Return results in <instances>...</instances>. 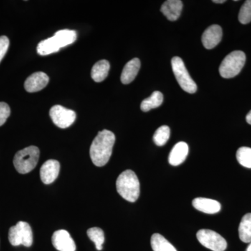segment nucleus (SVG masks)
Masks as SVG:
<instances>
[{"label": "nucleus", "mask_w": 251, "mask_h": 251, "mask_svg": "<svg viewBox=\"0 0 251 251\" xmlns=\"http://www.w3.org/2000/svg\"><path fill=\"white\" fill-rule=\"evenodd\" d=\"M115 135L112 131H99L91 145L90 153L92 163L97 167L105 166L112 156Z\"/></svg>", "instance_id": "nucleus-1"}, {"label": "nucleus", "mask_w": 251, "mask_h": 251, "mask_svg": "<svg viewBox=\"0 0 251 251\" xmlns=\"http://www.w3.org/2000/svg\"><path fill=\"white\" fill-rule=\"evenodd\" d=\"M140 181L134 172L127 170L117 178V191L126 201L135 202L140 196Z\"/></svg>", "instance_id": "nucleus-2"}, {"label": "nucleus", "mask_w": 251, "mask_h": 251, "mask_svg": "<svg viewBox=\"0 0 251 251\" xmlns=\"http://www.w3.org/2000/svg\"><path fill=\"white\" fill-rule=\"evenodd\" d=\"M39 149L36 146H29L18 151L15 155V168L21 174H27L35 168L39 158Z\"/></svg>", "instance_id": "nucleus-3"}, {"label": "nucleus", "mask_w": 251, "mask_h": 251, "mask_svg": "<svg viewBox=\"0 0 251 251\" xmlns=\"http://www.w3.org/2000/svg\"><path fill=\"white\" fill-rule=\"evenodd\" d=\"M246 62V54L236 50L227 54L219 67V73L224 78H232L241 72Z\"/></svg>", "instance_id": "nucleus-4"}, {"label": "nucleus", "mask_w": 251, "mask_h": 251, "mask_svg": "<svg viewBox=\"0 0 251 251\" xmlns=\"http://www.w3.org/2000/svg\"><path fill=\"white\" fill-rule=\"evenodd\" d=\"M171 63L175 76L182 90L190 94L196 92L197 85L188 74L182 59L179 57H174L172 59Z\"/></svg>", "instance_id": "nucleus-5"}, {"label": "nucleus", "mask_w": 251, "mask_h": 251, "mask_svg": "<svg viewBox=\"0 0 251 251\" xmlns=\"http://www.w3.org/2000/svg\"><path fill=\"white\" fill-rule=\"evenodd\" d=\"M9 240L14 247L23 245L30 247L33 244V233L30 226L24 221H20L9 229Z\"/></svg>", "instance_id": "nucleus-6"}, {"label": "nucleus", "mask_w": 251, "mask_h": 251, "mask_svg": "<svg viewBox=\"0 0 251 251\" xmlns=\"http://www.w3.org/2000/svg\"><path fill=\"white\" fill-rule=\"evenodd\" d=\"M197 239L202 246L213 251H225L227 249L226 239L210 229H203L198 231Z\"/></svg>", "instance_id": "nucleus-7"}, {"label": "nucleus", "mask_w": 251, "mask_h": 251, "mask_svg": "<svg viewBox=\"0 0 251 251\" xmlns=\"http://www.w3.org/2000/svg\"><path fill=\"white\" fill-rule=\"evenodd\" d=\"M50 117L54 125L61 128H67L72 126L76 118V113L62 105H57L51 108Z\"/></svg>", "instance_id": "nucleus-8"}, {"label": "nucleus", "mask_w": 251, "mask_h": 251, "mask_svg": "<svg viewBox=\"0 0 251 251\" xmlns=\"http://www.w3.org/2000/svg\"><path fill=\"white\" fill-rule=\"evenodd\" d=\"M53 247L59 251H75L76 246L70 234L67 230L59 229L52 237Z\"/></svg>", "instance_id": "nucleus-9"}, {"label": "nucleus", "mask_w": 251, "mask_h": 251, "mask_svg": "<svg viewBox=\"0 0 251 251\" xmlns=\"http://www.w3.org/2000/svg\"><path fill=\"white\" fill-rule=\"evenodd\" d=\"M60 164L56 160L50 159L43 164L40 169L41 181L45 184H52L58 176Z\"/></svg>", "instance_id": "nucleus-10"}, {"label": "nucleus", "mask_w": 251, "mask_h": 251, "mask_svg": "<svg viewBox=\"0 0 251 251\" xmlns=\"http://www.w3.org/2000/svg\"><path fill=\"white\" fill-rule=\"evenodd\" d=\"M49 82V77L44 72L31 74L25 82V89L29 93L39 92L45 88Z\"/></svg>", "instance_id": "nucleus-11"}, {"label": "nucleus", "mask_w": 251, "mask_h": 251, "mask_svg": "<svg viewBox=\"0 0 251 251\" xmlns=\"http://www.w3.org/2000/svg\"><path fill=\"white\" fill-rule=\"evenodd\" d=\"M222 28L218 25H213L207 28L202 34L203 46L206 49H212L221 42L222 39Z\"/></svg>", "instance_id": "nucleus-12"}, {"label": "nucleus", "mask_w": 251, "mask_h": 251, "mask_svg": "<svg viewBox=\"0 0 251 251\" xmlns=\"http://www.w3.org/2000/svg\"><path fill=\"white\" fill-rule=\"evenodd\" d=\"M195 209L207 214H214L221 210V204L218 201L209 198H197L193 201Z\"/></svg>", "instance_id": "nucleus-13"}, {"label": "nucleus", "mask_w": 251, "mask_h": 251, "mask_svg": "<svg viewBox=\"0 0 251 251\" xmlns=\"http://www.w3.org/2000/svg\"><path fill=\"white\" fill-rule=\"evenodd\" d=\"M188 146L184 142H179L173 147L168 161L172 166H177L184 163L188 154Z\"/></svg>", "instance_id": "nucleus-14"}, {"label": "nucleus", "mask_w": 251, "mask_h": 251, "mask_svg": "<svg viewBox=\"0 0 251 251\" xmlns=\"http://www.w3.org/2000/svg\"><path fill=\"white\" fill-rule=\"evenodd\" d=\"M182 8L181 0H168L162 5L161 11L169 21H175L179 18Z\"/></svg>", "instance_id": "nucleus-15"}, {"label": "nucleus", "mask_w": 251, "mask_h": 251, "mask_svg": "<svg viewBox=\"0 0 251 251\" xmlns=\"http://www.w3.org/2000/svg\"><path fill=\"white\" fill-rule=\"evenodd\" d=\"M140 69V61L138 58L132 59L126 64L121 75V81L125 85L134 80Z\"/></svg>", "instance_id": "nucleus-16"}, {"label": "nucleus", "mask_w": 251, "mask_h": 251, "mask_svg": "<svg viewBox=\"0 0 251 251\" xmlns=\"http://www.w3.org/2000/svg\"><path fill=\"white\" fill-rule=\"evenodd\" d=\"M110 68V63L108 61L105 59L99 61L92 67L91 76L95 82H102L108 76Z\"/></svg>", "instance_id": "nucleus-17"}, {"label": "nucleus", "mask_w": 251, "mask_h": 251, "mask_svg": "<svg viewBox=\"0 0 251 251\" xmlns=\"http://www.w3.org/2000/svg\"><path fill=\"white\" fill-rule=\"evenodd\" d=\"M53 36L60 49H62L75 42L77 39V33L70 29H62L57 31Z\"/></svg>", "instance_id": "nucleus-18"}, {"label": "nucleus", "mask_w": 251, "mask_h": 251, "mask_svg": "<svg viewBox=\"0 0 251 251\" xmlns=\"http://www.w3.org/2000/svg\"><path fill=\"white\" fill-rule=\"evenodd\" d=\"M59 50H60V47L54 36L41 41L37 46V52L42 56L54 53V52H58Z\"/></svg>", "instance_id": "nucleus-19"}, {"label": "nucleus", "mask_w": 251, "mask_h": 251, "mask_svg": "<svg viewBox=\"0 0 251 251\" xmlns=\"http://www.w3.org/2000/svg\"><path fill=\"white\" fill-rule=\"evenodd\" d=\"M151 246L153 251H177L173 244L160 234H153L151 238Z\"/></svg>", "instance_id": "nucleus-20"}, {"label": "nucleus", "mask_w": 251, "mask_h": 251, "mask_svg": "<svg viewBox=\"0 0 251 251\" xmlns=\"http://www.w3.org/2000/svg\"><path fill=\"white\" fill-rule=\"evenodd\" d=\"M163 101V95L161 92L156 91L153 94L145 99L140 105V108L143 112H148L153 108H156L162 105Z\"/></svg>", "instance_id": "nucleus-21"}, {"label": "nucleus", "mask_w": 251, "mask_h": 251, "mask_svg": "<svg viewBox=\"0 0 251 251\" xmlns=\"http://www.w3.org/2000/svg\"><path fill=\"white\" fill-rule=\"evenodd\" d=\"M239 235L244 243L251 242V214L244 216L239 227Z\"/></svg>", "instance_id": "nucleus-22"}, {"label": "nucleus", "mask_w": 251, "mask_h": 251, "mask_svg": "<svg viewBox=\"0 0 251 251\" xmlns=\"http://www.w3.org/2000/svg\"><path fill=\"white\" fill-rule=\"evenodd\" d=\"M87 236L95 244L97 250L101 251L105 242L103 231L99 227H92L87 230Z\"/></svg>", "instance_id": "nucleus-23"}, {"label": "nucleus", "mask_w": 251, "mask_h": 251, "mask_svg": "<svg viewBox=\"0 0 251 251\" xmlns=\"http://www.w3.org/2000/svg\"><path fill=\"white\" fill-rule=\"evenodd\" d=\"M171 135V130L168 126H162L155 132L153 139L157 146H163L168 141Z\"/></svg>", "instance_id": "nucleus-24"}, {"label": "nucleus", "mask_w": 251, "mask_h": 251, "mask_svg": "<svg viewBox=\"0 0 251 251\" xmlns=\"http://www.w3.org/2000/svg\"><path fill=\"white\" fill-rule=\"evenodd\" d=\"M237 159L239 164L247 168H251V148L242 147L237 150Z\"/></svg>", "instance_id": "nucleus-25"}, {"label": "nucleus", "mask_w": 251, "mask_h": 251, "mask_svg": "<svg viewBox=\"0 0 251 251\" xmlns=\"http://www.w3.org/2000/svg\"><path fill=\"white\" fill-rule=\"evenodd\" d=\"M239 22L243 25L251 22V0H247L241 7L239 14Z\"/></svg>", "instance_id": "nucleus-26"}, {"label": "nucleus", "mask_w": 251, "mask_h": 251, "mask_svg": "<svg viewBox=\"0 0 251 251\" xmlns=\"http://www.w3.org/2000/svg\"><path fill=\"white\" fill-rule=\"evenodd\" d=\"M11 114L9 105L4 102H0V126L4 125Z\"/></svg>", "instance_id": "nucleus-27"}, {"label": "nucleus", "mask_w": 251, "mask_h": 251, "mask_svg": "<svg viewBox=\"0 0 251 251\" xmlns=\"http://www.w3.org/2000/svg\"><path fill=\"white\" fill-rule=\"evenodd\" d=\"M9 39L7 36H0V62H1L2 59L4 58L5 54L7 52L9 47Z\"/></svg>", "instance_id": "nucleus-28"}, {"label": "nucleus", "mask_w": 251, "mask_h": 251, "mask_svg": "<svg viewBox=\"0 0 251 251\" xmlns=\"http://www.w3.org/2000/svg\"><path fill=\"white\" fill-rule=\"evenodd\" d=\"M246 119H247V122L249 124V125H251V110L250 112L248 113V115H247V117H246Z\"/></svg>", "instance_id": "nucleus-29"}, {"label": "nucleus", "mask_w": 251, "mask_h": 251, "mask_svg": "<svg viewBox=\"0 0 251 251\" xmlns=\"http://www.w3.org/2000/svg\"><path fill=\"white\" fill-rule=\"evenodd\" d=\"M213 2L217 3V4H223V3L226 2L225 0H214Z\"/></svg>", "instance_id": "nucleus-30"}, {"label": "nucleus", "mask_w": 251, "mask_h": 251, "mask_svg": "<svg viewBox=\"0 0 251 251\" xmlns=\"http://www.w3.org/2000/svg\"><path fill=\"white\" fill-rule=\"evenodd\" d=\"M247 251H251V244L249 246V247L247 248Z\"/></svg>", "instance_id": "nucleus-31"}]
</instances>
